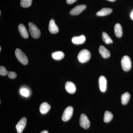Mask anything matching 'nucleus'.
Segmentation results:
<instances>
[{
	"label": "nucleus",
	"mask_w": 133,
	"mask_h": 133,
	"mask_svg": "<svg viewBox=\"0 0 133 133\" xmlns=\"http://www.w3.org/2000/svg\"><path fill=\"white\" fill-rule=\"evenodd\" d=\"M1 51V47H0V51Z\"/></svg>",
	"instance_id": "c756f323"
},
{
	"label": "nucleus",
	"mask_w": 133,
	"mask_h": 133,
	"mask_svg": "<svg viewBox=\"0 0 133 133\" xmlns=\"http://www.w3.org/2000/svg\"><path fill=\"white\" fill-rule=\"evenodd\" d=\"M1 15V11H0V15Z\"/></svg>",
	"instance_id": "7c9ffc66"
},
{
	"label": "nucleus",
	"mask_w": 133,
	"mask_h": 133,
	"mask_svg": "<svg viewBox=\"0 0 133 133\" xmlns=\"http://www.w3.org/2000/svg\"><path fill=\"white\" fill-rule=\"evenodd\" d=\"M107 1H109L112 2H113L115 1L116 0H107Z\"/></svg>",
	"instance_id": "c85d7f7f"
},
{
	"label": "nucleus",
	"mask_w": 133,
	"mask_h": 133,
	"mask_svg": "<svg viewBox=\"0 0 133 133\" xmlns=\"http://www.w3.org/2000/svg\"><path fill=\"white\" fill-rule=\"evenodd\" d=\"M50 108V105L47 102H43L40 105L39 110L42 114H44L48 112Z\"/></svg>",
	"instance_id": "dca6fc26"
},
{
	"label": "nucleus",
	"mask_w": 133,
	"mask_h": 133,
	"mask_svg": "<svg viewBox=\"0 0 133 133\" xmlns=\"http://www.w3.org/2000/svg\"><path fill=\"white\" fill-rule=\"evenodd\" d=\"M20 93L23 96L25 97H28L29 95V92L28 89L26 88H22L20 90Z\"/></svg>",
	"instance_id": "5701e85b"
},
{
	"label": "nucleus",
	"mask_w": 133,
	"mask_h": 133,
	"mask_svg": "<svg viewBox=\"0 0 133 133\" xmlns=\"http://www.w3.org/2000/svg\"><path fill=\"white\" fill-rule=\"evenodd\" d=\"M16 57L20 63L24 65L28 63V59L25 54L19 49H17L15 51Z\"/></svg>",
	"instance_id": "f03ea898"
},
{
	"label": "nucleus",
	"mask_w": 133,
	"mask_h": 133,
	"mask_svg": "<svg viewBox=\"0 0 133 133\" xmlns=\"http://www.w3.org/2000/svg\"><path fill=\"white\" fill-rule=\"evenodd\" d=\"M113 117V115L111 112L106 111L104 115V121L105 123H108L112 120Z\"/></svg>",
	"instance_id": "aec40b11"
},
{
	"label": "nucleus",
	"mask_w": 133,
	"mask_h": 133,
	"mask_svg": "<svg viewBox=\"0 0 133 133\" xmlns=\"http://www.w3.org/2000/svg\"><path fill=\"white\" fill-rule=\"evenodd\" d=\"M27 119L25 117H23L18 122L16 126L17 131L18 133H21L26 127Z\"/></svg>",
	"instance_id": "0eeeda50"
},
{
	"label": "nucleus",
	"mask_w": 133,
	"mask_h": 133,
	"mask_svg": "<svg viewBox=\"0 0 133 133\" xmlns=\"http://www.w3.org/2000/svg\"><path fill=\"white\" fill-rule=\"evenodd\" d=\"M8 76L10 79H14L16 77L17 74L16 73L13 71L8 72Z\"/></svg>",
	"instance_id": "393cba45"
},
{
	"label": "nucleus",
	"mask_w": 133,
	"mask_h": 133,
	"mask_svg": "<svg viewBox=\"0 0 133 133\" xmlns=\"http://www.w3.org/2000/svg\"><path fill=\"white\" fill-rule=\"evenodd\" d=\"M99 51L102 57L104 58H107L110 57V52L103 45H101L99 46Z\"/></svg>",
	"instance_id": "f8f14e48"
},
{
	"label": "nucleus",
	"mask_w": 133,
	"mask_h": 133,
	"mask_svg": "<svg viewBox=\"0 0 133 133\" xmlns=\"http://www.w3.org/2000/svg\"><path fill=\"white\" fill-rule=\"evenodd\" d=\"M130 94L128 92H126L122 94L121 98L122 104L124 105L127 104L130 99Z\"/></svg>",
	"instance_id": "6ab92c4d"
},
{
	"label": "nucleus",
	"mask_w": 133,
	"mask_h": 133,
	"mask_svg": "<svg viewBox=\"0 0 133 133\" xmlns=\"http://www.w3.org/2000/svg\"><path fill=\"white\" fill-rule=\"evenodd\" d=\"M72 42L75 44H81L85 42V37L84 36L74 37L72 38Z\"/></svg>",
	"instance_id": "4468645a"
},
{
	"label": "nucleus",
	"mask_w": 133,
	"mask_h": 133,
	"mask_svg": "<svg viewBox=\"0 0 133 133\" xmlns=\"http://www.w3.org/2000/svg\"><path fill=\"white\" fill-rule=\"evenodd\" d=\"M49 30L52 34H56L58 33L59 29L57 25L55 24L53 19H51L49 22Z\"/></svg>",
	"instance_id": "9b49d317"
},
{
	"label": "nucleus",
	"mask_w": 133,
	"mask_h": 133,
	"mask_svg": "<svg viewBox=\"0 0 133 133\" xmlns=\"http://www.w3.org/2000/svg\"><path fill=\"white\" fill-rule=\"evenodd\" d=\"M73 108L71 106L68 107L64 111L62 116V120L64 122L67 121L71 118L73 114Z\"/></svg>",
	"instance_id": "39448f33"
},
{
	"label": "nucleus",
	"mask_w": 133,
	"mask_h": 133,
	"mask_svg": "<svg viewBox=\"0 0 133 133\" xmlns=\"http://www.w3.org/2000/svg\"><path fill=\"white\" fill-rule=\"evenodd\" d=\"M99 84L100 90L102 92H105L106 90L107 80L104 76H101L99 79Z\"/></svg>",
	"instance_id": "1a4fd4ad"
},
{
	"label": "nucleus",
	"mask_w": 133,
	"mask_h": 133,
	"mask_svg": "<svg viewBox=\"0 0 133 133\" xmlns=\"http://www.w3.org/2000/svg\"><path fill=\"white\" fill-rule=\"evenodd\" d=\"M86 8V6L85 5H77L70 10V14L73 16L77 15L84 11L85 9Z\"/></svg>",
	"instance_id": "6e6552de"
},
{
	"label": "nucleus",
	"mask_w": 133,
	"mask_h": 133,
	"mask_svg": "<svg viewBox=\"0 0 133 133\" xmlns=\"http://www.w3.org/2000/svg\"><path fill=\"white\" fill-rule=\"evenodd\" d=\"M19 31L22 37L23 38H27L29 37V34L26 27L23 24H19L18 26Z\"/></svg>",
	"instance_id": "ddd939ff"
},
{
	"label": "nucleus",
	"mask_w": 133,
	"mask_h": 133,
	"mask_svg": "<svg viewBox=\"0 0 133 133\" xmlns=\"http://www.w3.org/2000/svg\"><path fill=\"white\" fill-rule=\"evenodd\" d=\"M91 57L90 52L86 49L81 50L79 52L77 56L78 59L81 63H84L88 62L90 59Z\"/></svg>",
	"instance_id": "f257e3e1"
},
{
	"label": "nucleus",
	"mask_w": 133,
	"mask_h": 133,
	"mask_svg": "<svg viewBox=\"0 0 133 133\" xmlns=\"http://www.w3.org/2000/svg\"><path fill=\"white\" fill-rule=\"evenodd\" d=\"M40 133H49V132H48V131H46V130H44V131H42Z\"/></svg>",
	"instance_id": "cd10ccee"
},
{
	"label": "nucleus",
	"mask_w": 133,
	"mask_h": 133,
	"mask_svg": "<svg viewBox=\"0 0 133 133\" xmlns=\"http://www.w3.org/2000/svg\"><path fill=\"white\" fill-rule=\"evenodd\" d=\"M79 124L81 127L87 129L90 127V123L86 115L84 114H82L79 118Z\"/></svg>",
	"instance_id": "423d86ee"
},
{
	"label": "nucleus",
	"mask_w": 133,
	"mask_h": 133,
	"mask_svg": "<svg viewBox=\"0 0 133 133\" xmlns=\"http://www.w3.org/2000/svg\"><path fill=\"white\" fill-rule=\"evenodd\" d=\"M115 33L117 37L120 38L122 35V30L121 25L119 23H116L114 27Z\"/></svg>",
	"instance_id": "f3484780"
},
{
	"label": "nucleus",
	"mask_w": 133,
	"mask_h": 133,
	"mask_svg": "<svg viewBox=\"0 0 133 133\" xmlns=\"http://www.w3.org/2000/svg\"><path fill=\"white\" fill-rule=\"evenodd\" d=\"M121 64L122 69L124 71L130 70L131 68V61L129 57L125 56L122 58Z\"/></svg>",
	"instance_id": "20e7f679"
},
{
	"label": "nucleus",
	"mask_w": 133,
	"mask_h": 133,
	"mask_svg": "<svg viewBox=\"0 0 133 133\" xmlns=\"http://www.w3.org/2000/svg\"><path fill=\"white\" fill-rule=\"evenodd\" d=\"M102 39L107 44H109L113 43L111 38L105 32H102Z\"/></svg>",
	"instance_id": "412c9836"
},
{
	"label": "nucleus",
	"mask_w": 133,
	"mask_h": 133,
	"mask_svg": "<svg viewBox=\"0 0 133 133\" xmlns=\"http://www.w3.org/2000/svg\"><path fill=\"white\" fill-rule=\"evenodd\" d=\"M77 0H66V2L68 4H72L76 2Z\"/></svg>",
	"instance_id": "a878e982"
},
{
	"label": "nucleus",
	"mask_w": 133,
	"mask_h": 133,
	"mask_svg": "<svg viewBox=\"0 0 133 133\" xmlns=\"http://www.w3.org/2000/svg\"><path fill=\"white\" fill-rule=\"evenodd\" d=\"M28 25L29 31L31 36L35 38H39L41 36V31L37 27L32 23H29Z\"/></svg>",
	"instance_id": "7ed1b4c3"
},
{
	"label": "nucleus",
	"mask_w": 133,
	"mask_h": 133,
	"mask_svg": "<svg viewBox=\"0 0 133 133\" xmlns=\"http://www.w3.org/2000/svg\"><path fill=\"white\" fill-rule=\"evenodd\" d=\"M32 2V0H21V5L22 7L28 8L31 6Z\"/></svg>",
	"instance_id": "4be33fe9"
},
{
	"label": "nucleus",
	"mask_w": 133,
	"mask_h": 133,
	"mask_svg": "<svg viewBox=\"0 0 133 133\" xmlns=\"http://www.w3.org/2000/svg\"><path fill=\"white\" fill-rule=\"evenodd\" d=\"M130 17H131V19H132V20H133V10L131 11V13H130Z\"/></svg>",
	"instance_id": "bb28decb"
},
{
	"label": "nucleus",
	"mask_w": 133,
	"mask_h": 133,
	"mask_svg": "<svg viewBox=\"0 0 133 133\" xmlns=\"http://www.w3.org/2000/svg\"><path fill=\"white\" fill-rule=\"evenodd\" d=\"M65 89L66 91L70 94H73L76 92V85L74 83L70 81H67L65 84Z\"/></svg>",
	"instance_id": "9d476101"
},
{
	"label": "nucleus",
	"mask_w": 133,
	"mask_h": 133,
	"mask_svg": "<svg viewBox=\"0 0 133 133\" xmlns=\"http://www.w3.org/2000/svg\"><path fill=\"white\" fill-rule=\"evenodd\" d=\"M112 10L109 8H103L97 13V15L99 16H104L109 15L112 13Z\"/></svg>",
	"instance_id": "2eb2a0df"
},
{
	"label": "nucleus",
	"mask_w": 133,
	"mask_h": 133,
	"mask_svg": "<svg viewBox=\"0 0 133 133\" xmlns=\"http://www.w3.org/2000/svg\"><path fill=\"white\" fill-rule=\"evenodd\" d=\"M51 57L54 59L57 60H61L64 57V54L61 51H56L51 54Z\"/></svg>",
	"instance_id": "a211bd4d"
},
{
	"label": "nucleus",
	"mask_w": 133,
	"mask_h": 133,
	"mask_svg": "<svg viewBox=\"0 0 133 133\" xmlns=\"http://www.w3.org/2000/svg\"><path fill=\"white\" fill-rule=\"evenodd\" d=\"M8 73V72L5 67L2 66H0V75L1 76H6Z\"/></svg>",
	"instance_id": "b1692460"
}]
</instances>
